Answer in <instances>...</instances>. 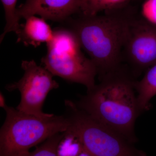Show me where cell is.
<instances>
[{"label":"cell","mask_w":156,"mask_h":156,"mask_svg":"<svg viewBox=\"0 0 156 156\" xmlns=\"http://www.w3.org/2000/svg\"><path fill=\"white\" fill-rule=\"evenodd\" d=\"M63 132L57 133L46 140L33 151H28L18 156H57V146Z\"/></svg>","instance_id":"cell-14"},{"label":"cell","mask_w":156,"mask_h":156,"mask_svg":"<svg viewBox=\"0 0 156 156\" xmlns=\"http://www.w3.org/2000/svg\"><path fill=\"white\" fill-rule=\"evenodd\" d=\"M87 91L76 104L99 122L132 143L137 141L134 126L141 114L135 83L131 74L120 68Z\"/></svg>","instance_id":"cell-1"},{"label":"cell","mask_w":156,"mask_h":156,"mask_svg":"<svg viewBox=\"0 0 156 156\" xmlns=\"http://www.w3.org/2000/svg\"><path fill=\"white\" fill-rule=\"evenodd\" d=\"M5 11L6 25L4 32L0 37V41L2 42L7 34L14 32L18 34L20 28V20L16 14V3L17 0H1Z\"/></svg>","instance_id":"cell-13"},{"label":"cell","mask_w":156,"mask_h":156,"mask_svg":"<svg viewBox=\"0 0 156 156\" xmlns=\"http://www.w3.org/2000/svg\"><path fill=\"white\" fill-rule=\"evenodd\" d=\"M24 23L20 24L17 42H21L26 46H32L35 48L42 43L48 44L53 37L54 31L44 18L34 16L26 18Z\"/></svg>","instance_id":"cell-9"},{"label":"cell","mask_w":156,"mask_h":156,"mask_svg":"<svg viewBox=\"0 0 156 156\" xmlns=\"http://www.w3.org/2000/svg\"><path fill=\"white\" fill-rule=\"evenodd\" d=\"M67 130L77 136L91 156H147L119 133L92 118L72 101H65Z\"/></svg>","instance_id":"cell-4"},{"label":"cell","mask_w":156,"mask_h":156,"mask_svg":"<svg viewBox=\"0 0 156 156\" xmlns=\"http://www.w3.org/2000/svg\"><path fill=\"white\" fill-rule=\"evenodd\" d=\"M7 105L5 98L2 93L1 92V94H0V106L2 108H4Z\"/></svg>","instance_id":"cell-16"},{"label":"cell","mask_w":156,"mask_h":156,"mask_svg":"<svg viewBox=\"0 0 156 156\" xmlns=\"http://www.w3.org/2000/svg\"><path fill=\"white\" fill-rule=\"evenodd\" d=\"M83 150L77 136L66 130L57 146V156H79Z\"/></svg>","instance_id":"cell-12"},{"label":"cell","mask_w":156,"mask_h":156,"mask_svg":"<svg viewBox=\"0 0 156 156\" xmlns=\"http://www.w3.org/2000/svg\"><path fill=\"white\" fill-rule=\"evenodd\" d=\"M79 156H91L87 152L84 150H83L82 152L80 154Z\"/></svg>","instance_id":"cell-17"},{"label":"cell","mask_w":156,"mask_h":156,"mask_svg":"<svg viewBox=\"0 0 156 156\" xmlns=\"http://www.w3.org/2000/svg\"><path fill=\"white\" fill-rule=\"evenodd\" d=\"M47 44V54L41 59L45 69L53 76L84 85L87 91L95 87L97 69L82 53L77 37L71 30L54 31L53 39Z\"/></svg>","instance_id":"cell-5"},{"label":"cell","mask_w":156,"mask_h":156,"mask_svg":"<svg viewBox=\"0 0 156 156\" xmlns=\"http://www.w3.org/2000/svg\"><path fill=\"white\" fill-rule=\"evenodd\" d=\"M137 100L142 112L151 108L150 101L156 95V63L147 71L142 79L135 83Z\"/></svg>","instance_id":"cell-10"},{"label":"cell","mask_w":156,"mask_h":156,"mask_svg":"<svg viewBox=\"0 0 156 156\" xmlns=\"http://www.w3.org/2000/svg\"><path fill=\"white\" fill-rule=\"evenodd\" d=\"M5 122L0 130V156H18L57 133L67 130L63 115L43 119L7 105Z\"/></svg>","instance_id":"cell-3"},{"label":"cell","mask_w":156,"mask_h":156,"mask_svg":"<svg viewBox=\"0 0 156 156\" xmlns=\"http://www.w3.org/2000/svg\"><path fill=\"white\" fill-rule=\"evenodd\" d=\"M124 50L137 74L156 63V25L142 18L132 17Z\"/></svg>","instance_id":"cell-7"},{"label":"cell","mask_w":156,"mask_h":156,"mask_svg":"<svg viewBox=\"0 0 156 156\" xmlns=\"http://www.w3.org/2000/svg\"><path fill=\"white\" fill-rule=\"evenodd\" d=\"M143 18L156 25V0H146L142 7Z\"/></svg>","instance_id":"cell-15"},{"label":"cell","mask_w":156,"mask_h":156,"mask_svg":"<svg viewBox=\"0 0 156 156\" xmlns=\"http://www.w3.org/2000/svg\"><path fill=\"white\" fill-rule=\"evenodd\" d=\"M131 0H79V14L89 17L99 12L124 9Z\"/></svg>","instance_id":"cell-11"},{"label":"cell","mask_w":156,"mask_h":156,"mask_svg":"<svg viewBox=\"0 0 156 156\" xmlns=\"http://www.w3.org/2000/svg\"><path fill=\"white\" fill-rule=\"evenodd\" d=\"M123 9L107 11L101 16H80L67 20L81 48L95 65L100 81L120 68L122 51L133 17Z\"/></svg>","instance_id":"cell-2"},{"label":"cell","mask_w":156,"mask_h":156,"mask_svg":"<svg viewBox=\"0 0 156 156\" xmlns=\"http://www.w3.org/2000/svg\"><path fill=\"white\" fill-rule=\"evenodd\" d=\"M79 11V0H26L16 14L19 20L38 15L45 20L63 21Z\"/></svg>","instance_id":"cell-8"},{"label":"cell","mask_w":156,"mask_h":156,"mask_svg":"<svg viewBox=\"0 0 156 156\" xmlns=\"http://www.w3.org/2000/svg\"><path fill=\"white\" fill-rule=\"evenodd\" d=\"M21 67L24 71L22 77L5 87L9 92L18 90L20 92L21 100L16 109L41 119L52 118L54 115L46 113L42 108L49 92L59 87L53 75L34 60L23 61Z\"/></svg>","instance_id":"cell-6"}]
</instances>
